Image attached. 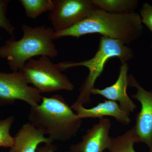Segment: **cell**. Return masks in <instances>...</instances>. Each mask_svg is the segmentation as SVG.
<instances>
[{"label": "cell", "instance_id": "cell-1", "mask_svg": "<svg viewBox=\"0 0 152 152\" xmlns=\"http://www.w3.org/2000/svg\"><path fill=\"white\" fill-rule=\"evenodd\" d=\"M143 26L137 13H109L97 9L92 15L70 28L55 32L54 40L63 37L78 38L88 34H99L129 45L142 35Z\"/></svg>", "mask_w": 152, "mask_h": 152}, {"label": "cell", "instance_id": "cell-2", "mask_svg": "<svg viewBox=\"0 0 152 152\" xmlns=\"http://www.w3.org/2000/svg\"><path fill=\"white\" fill-rule=\"evenodd\" d=\"M28 118L30 123L54 141L69 140L79 132L83 123L59 95L42 96L40 103L31 107Z\"/></svg>", "mask_w": 152, "mask_h": 152}, {"label": "cell", "instance_id": "cell-3", "mask_svg": "<svg viewBox=\"0 0 152 152\" xmlns=\"http://www.w3.org/2000/svg\"><path fill=\"white\" fill-rule=\"evenodd\" d=\"M23 37L18 40L11 38L0 46V58L7 61L12 72L21 71L28 60L37 56L50 58L58 54L54 43V30L45 26L33 27L22 25Z\"/></svg>", "mask_w": 152, "mask_h": 152}, {"label": "cell", "instance_id": "cell-4", "mask_svg": "<svg viewBox=\"0 0 152 152\" xmlns=\"http://www.w3.org/2000/svg\"><path fill=\"white\" fill-rule=\"evenodd\" d=\"M131 48L121 42L102 36L99 48L94 56L80 62L64 61L57 64L61 72L78 66L88 68L89 74L80 88V94L74 103L83 105L91 102L92 90L98 78L102 73L107 61L113 58H118L122 64L127 63L134 57Z\"/></svg>", "mask_w": 152, "mask_h": 152}, {"label": "cell", "instance_id": "cell-5", "mask_svg": "<svg viewBox=\"0 0 152 152\" xmlns=\"http://www.w3.org/2000/svg\"><path fill=\"white\" fill-rule=\"evenodd\" d=\"M28 83L41 94L58 91H71L75 86L67 76L62 73L57 64L50 57L42 56L38 59H31L21 71Z\"/></svg>", "mask_w": 152, "mask_h": 152}, {"label": "cell", "instance_id": "cell-6", "mask_svg": "<svg viewBox=\"0 0 152 152\" xmlns=\"http://www.w3.org/2000/svg\"><path fill=\"white\" fill-rule=\"evenodd\" d=\"M42 96L29 85L21 71L11 73L0 72V106L22 101L35 107L40 103Z\"/></svg>", "mask_w": 152, "mask_h": 152}, {"label": "cell", "instance_id": "cell-7", "mask_svg": "<svg viewBox=\"0 0 152 152\" xmlns=\"http://www.w3.org/2000/svg\"><path fill=\"white\" fill-rule=\"evenodd\" d=\"M54 7L48 19L55 32L73 26L97 10L91 0H53Z\"/></svg>", "mask_w": 152, "mask_h": 152}, {"label": "cell", "instance_id": "cell-8", "mask_svg": "<svg viewBox=\"0 0 152 152\" xmlns=\"http://www.w3.org/2000/svg\"><path fill=\"white\" fill-rule=\"evenodd\" d=\"M129 85L137 89L132 98L140 103L141 108L136 116L134 126L135 143H143L152 149V91H147L141 86L133 75H129Z\"/></svg>", "mask_w": 152, "mask_h": 152}, {"label": "cell", "instance_id": "cell-9", "mask_svg": "<svg viewBox=\"0 0 152 152\" xmlns=\"http://www.w3.org/2000/svg\"><path fill=\"white\" fill-rule=\"evenodd\" d=\"M112 127L110 120L99 119V121L87 130L81 140L70 147L72 152H104L112 145V137L109 135Z\"/></svg>", "mask_w": 152, "mask_h": 152}, {"label": "cell", "instance_id": "cell-10", "mask_svg": "<svg viewBox=\"0 0 152 152\" xmlns=\"http://www.w3.org/2000/svg\"><path fill=\"white\" fill-rule=\"evenodd\" d=\"M129 69L128 63L122 64L116 81L112 86L102 89L94 88L91 94L100 95L109 100L118 102L120 107L130 115L137 108V105L127 93L129 86Z\"/></svg>", "mask_w": 152, "mask_h": 152}, {"label": "cell", "instance_id": "cell-11", "mask_svg": "<svg viewBox=\"0 0 152 152\" xmlns=\"http://www.w3.org/2000/svg\"><path fill=\"white\" fill-rule=\"evenodd\" d=\"M71 107L81 119L88 118L100 119L104 116H111L124 125H129L131 121L130 115L123 110L115 101L106 100L89 109L86 108L81 104L75 103Z\"/></svg>", "mask_w": 152, "mask_h": 152}, {"label": "cell", "instance_id": "cell-12", "mask_svg": "<svg viewBox=\"0 0 152 152\" xmlns=\"http://www.w3.org/2000/svg\"><path fill=\"white\" fill-rule=\"evenodd\" d=\"M14 138V145L10 152H36L40 144L52 143L54 142L30 122L23 125Z\"/></svg>", "mask_w": 152, "mask_h": 152}, {"label": "cell", "instance_id": "cell-13", "mask_svg": "<svg viewBox=\"0 0 152 152\" xmlns=\"http://www.w3.org/2000/svg\"><path fill=\"white\" fill-rule=\"evenodd\" d=\"M96 8L109 13L124 14L134 12L137 0H91Z\"/></svg>", "mask_w": 152, "mask_h": 152}, {"label": "cell", "instance_id": "cell-14", "mask_svg": "<svg viewBox=\"0 0 152 152\" xmlns=\"http://www.w3.org/2000/svg\"><path fill=\"white\" fill-rule=\"evenodd\" d=\"M26 15L35 19L42 14L51 12L54 7L53 0H20Z\"/></svg>", "mask_w": 152, "mask_h": 152}, {"label": "cell", "instance_id": "cell-15", "mask_svg": "<svg viewBox=\"0 0 152 152\" xmlns=\"http://www.w3.org/2000/svg\"><path fill=\"white\" fill-rule=\"evenodd\" d=\"M135 143L134 127L123 134L112 137V145L108 152H137L134 148ZM149 152H152V149Z\"/></svg>", "mask_w": 152, "mask_h": 152}, {"label": "cell", "instance_id": "cell-16", "mask_svg": "<svg viewBox=\"0 0 152 152\" xmlns=\"http://www.w3.org/2000/svg\"><path fill=\"white\" fill-rule=\"evenodd\" d=\"M15 120L14 115L0 120V147L11 148L13 145L15 138L11 136L10 130Z\"/></svg>", "mask_w": 152, "mask_h": 152}, {"label": "cell", "instance_id": "cell-17", "mask_svg": "<svg viewBox=\"0 0 152 152\" xmlns=\"http://www.w3.org/2000/svg\"><path fill=\"white\" fill-rule=\"evenodd\" d=\"M11 1L10 0H0V28L4 30L11 38L15 39V28L7 17L8 7Z\"/></svg>", "mask_w": 152, "mask_h": 152}, {"label": "cell", "instance_id": "cell-18", "mask_svg": "<svg viewBox=\"0 0 152 152\" xmlns=\"http://www.w3.org/2000/svg\"><path fill=\"white\" fill-rule=\"evenodd\" d=\"M140 15L142 23L145 25L152 33V5L148 3H144Z\"/></svg>", "mask_w": 152, "mask_h": 152}, {"label": "cell", "instance_id": "cell-19", "mask_svg": "<svg viewBox=\"0 0 152 152\" xmlns=\"http://www.w3.org/2000/svg\"><path fill=\"white\" fill-rule=\"evenodd\" d=\"M57 147L52 143L45 144L44 146H39L36 152H55ZM67 152H72L70 151Z\"/></svg>", "mask_w": 152, "mask_h": 152}, {"label": "cell", "instance_id": "cell-20", "mask_svg": "<svg viewBox=\"0 0 152 152\" xmlns=\"http://www.w3.org/2000/svg\"><path fill=\"white\" fill-rule=\"evenodd\" d=\"M151 48H152V45H151Z\"/></svg>", "mask_w": 152, "mask_h": 152}]
</instances>
